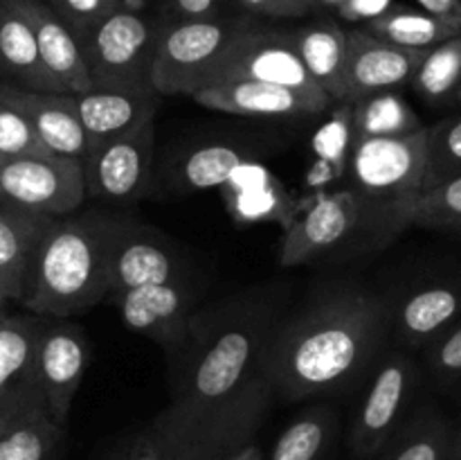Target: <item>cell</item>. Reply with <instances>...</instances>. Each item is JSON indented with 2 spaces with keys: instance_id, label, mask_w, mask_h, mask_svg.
<instances>
[{
  "instance_id": "1",
  "label": "cell",
  "mask_w": 461,
  "mask_h": 460,
  "mask_svg": "<svg viewBox=\"0 0 461 460\" xmlns=\"http://www.w3.org/2000/svg\"><path fill=\"white\" fill-rule=\"evenodd\" d=\"M387 345V298L358 282H331L304 305L288 307L259 377L279 401L342 395L367 379Z\"/></svg>"
},
{
  "instance_id": "2",
  "label": "cell",
  "mask_w": 461,
  "mask_h": 460,
  "mask_svg": "<svg viewBox=\"0 0 461 460\" xmlns=\"http://www.w3.org/2000/svg\"><path fill=\"white\" fill-rule=\"evenodd\" d=\"M291 307V284L264 282L201 307L178 350L167 356L171 406L212 409L259 379L261 361Z\"/></svg>"
},
{
  "instance_id": "3",
  "label": "cell",
  "mask_w": 461,
  "mask_h": 460,
  "mask_svg": "<svg viewBox=\"0 0 461 460\" xmlns=\"http://www.w3.org/2000/svg\"><path fill=\"white\" fill-rule=\"evenodd\" d=\"M414 201H383L349 185L320 194L286 224L279 264H333L383 251L412 228Z\"/></svg>"
},
{
  "instance_id": "4",
  "label": "cell",
  "mask_w": 461,
  "mask_h": 460,
  "mask_svg": "<svg viewBox=\"0 0 461 460\" xmlns=\"http://www.w3.org/2000/svg\"><path fill=\"white\" fill-rule=\"evenodd\" d=\"M113 215L72 212L50 224L41 239L23 305L36 316L68 320L108 298Z\"/></svg>"
},
{
  "instance_id": "5",
  "label": "cell",
  "mask_w": 461,
  "mask_h": 460,
  "mask_svg": "<svg viewBox=\"0 0 461 460\" xmlns=\"http://www.w3.org/2000/svg\"><path fill=\"white\" fill-rule=\"evenodd\" d=\"M270 401L273 395L259 377L228 404L194 410L169 404L153 419L167 437V460H230L255 440Z\"/></svg>"
},
{
  "instance_id": "6",
  "label": "cell",
  "mask_w": 461,
  "mask_h": 460,
  "mask_svg": "<svg viewBox=\"0 0 461 460\" xmlns=\"http://www.w3.org/2000/svg\"><path fill=\"white\" fill-rule=\"evenodd\" d=\"M160 16H149L138 7L115 9L81 39L93 88L158 95L151 84Z\"/></svg>"
},
{
  "instance_id": "7",
  "label": "cell",
  "mask_w": 461,
  "mask_h": 460,
  "mask_svg": "<svg viewBox=\"0 0 461 460\" xmlns=\"http://www.w3.org/2000/svg\"><path fill=\"white\" fill-rule=\"evenodd\" d=\"M252 23L250 16L230 14L198 21H162L151 68L153 90L162 97H192L203 88L232 41Z\"/></svg>"
},
{
  "instance_id": "8",
  "label": "cell",
  "mask_w": 461,
  "mask_h": 460,
  "mask_svg": "<svg viewBox=\"0 0 461 460\" xmlns=\"http://www.w3.org/2000/svg\"><path fill=\"white\" fill-rule=\"evenodd\" d=\"M421 368L408 350L387 345L367 374V386L351 415L349 451L354 460L376 455L414 410Z\"/></svg>"
},
{
  "instance_id": "9",
  "label": "cell",
  "mask_w": 461,
  "mask_h": 460,
  "mask_svg": "<svg viewBox=\"0 0 461 460\" xmlns=\"http://www.w3.org/2000/svg\"><path fill=\"white\" fill-rule=\"evenodd\" d=\"M426 126L403 135L351 138L347 153L349 188L383 201H410L423 192Z\"/></svg>"
},
{
  "instance_id": "10",
  "label": "cell",
  "mask_w": 461,
  "mask_h": 460,
  "mask_svg": "<svg viewBox=\"0 0 461 460\" xmlns=\"http://www.w3.org/2000/svg\"><path fill=\"white\" fill-rule=\"evenodd\" d=\"M81 162L41 153L0 161V201L36 215L68 216L86 203Z\"/></svg>"
},
{
  "instance_id": "11",
  "label": "cell",
  "mask_w": 461,
  "mask_h": 460,
  "mask_svg": "<svg viewBox=\"0 0 461 460\" xmlns=\"http://www.w3.org/2000/svg\"><path fill=\"white\" fill-rule=\"evenodd\" d=\"M385 298L392 345L426 350L461 318V269L419 278Z\"/></svg>"
},
{
  "instance_id": "12",
  "label": "cell",
  "mask_w": 461,
  "mask_h": 460,
  "mask_svg": "<svg viewBox=\"0 0 461 460\" xmlns=\"http://www.w3.org/2000/svg\"><path fill=\"white\" fill-rule=\"evenodd\" d=\"M156 120L117 138L90 143L84 162L86 194L106 203H135L151 188Z\"/></svg>"
},
{
  "instance_id": "13",
  "label": "cell",
  "mask_w": 461,
  "mask_h": 460,
  "mask_svg": "<svg viewBox=\"0 0 461 460\" xmlns=\"http://www.w3.org/2000/svg\"><path fill=\"white\" fill-rule=\"evenodd\" d=\"M234 79L268 81V84H282L288 88L306 90V93H324L306 72L304 63L293 45L291 30L264 27L259 23H252L246 32H241L232 41L214 70L210 72L203 88Z\"/></svg>"
},
{
  "instance_id": "14",
  "label": "cell",
  "mask_w": 461,
  "mask_h": 460,
  "mask_svg": "<svg viewBox=\"0 0 461 460\" xmlns=\"http://www.w3.org/2000/svg\"><path fill=\"white\" fill-rule=\"evenodd\" d=\"M108 300L117 307L126 327L151 338L169 356L178 350L194 314L203 307V284L196 275H187L111 293Z\"/></svg>"
},
{
  "instance_id": "15",
  "label": "cell",
  "mask_w": 461,
  "mask_h": 460,
  "mask_svg": "<svg viewBox=\"0 0 461 460\" xmlns=\"http://www.w3.org/2000/svg\"><path fill=\"white\" fill-rule=\"evenodd\" d=\"M187 275L196 273L187 255L167 235L140 221L113 216L108 246V296Z\"/></svg>"
},
{
  "instance_id": "16",
  "label": "cell",
  "mask_w": 461,
  "mask_h": 460,
  "mask_svg": "<svg viewBox=\"0 0 461 460\" xmlns=\"http://www.w3.org/2000/svg\"><path fill=\"white\" fill-rule=\"evenodd\" d=\"M90 365V338L86 329L68 320L50 318L36 352V383L45 413L66 428L72 404Z\"/></svg>"
},
{
  "instance_id": "17",
  "label": "cell",
  "mask_w": 461,
  "mask_h": 460,
  "mask_svg": "<svg viewBox=\"0 0 461 460\" xmlns=\"http://www.w3.org/2000/svg\"><path fill=\"white\" fill-rule=\"evenodd\" d=\"M48 320L0 311V431L45 410L36 383V352Z\"/></svg>"
},
{
  "instance_id": "18",
  "label": "cell",
  "mask_w": 461,
  "mask_h": 460,
  "mask_svg": "<svg viewBox=\"0 0 461 460\" xmlns=\"http://www.w3.org/2000/svg\"><path fill=\"white\" fill-rule=\"evenodd\" d=\"M426 50L399 48L369 34L363 27L347 30L345 102L354 104L369 95L410 86Z\"/></svg>"
},
{
  "instance_id": "19",
  "label": "cell",
  "mask_w": 461,
  "mask_h": 460,
  "mask_svg": "<svg viewBox=\"0 0 461 460\" xmlns=\"http://www.w3.org/2000/svg\"><path fill=\"white\" fill-rule=\"evenodd\" d=\"M201 106L212 111L230 113L241 117H304L318 115L331 106V97L324 93H306V90L288 88L268 81L234 79L221 81L201 88L192 95Z\"/></svg>"
},
{
  "instance_id": "20",
  "label": "cell",
  "mask_w": 461,
  "mask_h": 460,
  "mask_svg": "<svg viewBox=\"0 0 461 460\" xmlns=\"http://www.w3.org/2000/svg\"><path fill=\"white\" fill-rule=\"evenodd\" d=\"M34 27L39 57L57 93L79 95L93 88L81 41L43 0H18Z\"/></svg>"
},
{
  "instance_id": "21",
  "label": "cell",
  "mask_w": 461,
  "mask_h": 460,
  "mask_svg": "<svg viewBox=\"0 0 461 460\" xmlns=\"http://www.w3.org/2000/svg\"><path fill=\"white\" fill-rule=\"evenodd\" d=\"M52 221L0 201V296L7 302L25 298L41 239Z\"/></svg>"
},
{
  "instance_id": "22",
  "label": "cell",
  "mask_w": 461,
  "mask_h": 460,
  "mask_svg": "<svg viewBox=\"0 0 461 460\" xmlns=\"http://www.w3.org/2000/svg\"><path fill=\"white\" fill-rule=\"evenodd\" d=\"M0 81L21 90L57 93L41 63L34 27L18 0H0Z\"/></svg>"
},
{
  "instance_id": "23",
  "label": "cell",
  "mask_w": 461,
  "mask_h": 460,
  "mask_svg": "<svg viewBox=\"0 0 461 460\" xmlns=\"http://www.w3.org/2000/svg\"><path fill=\"white\" fill-rule=\"evenodd\" d=\"M158 97L160 95L90 88L75 95V106L90 143H102L129 133L144 122L156 120Z\"/></svg>"
},
{
  "instance_id": "24",
  "label": "cell",
  "mask_w": 461,
  "mask_h": 460,
  "mask_svg": "<svg viewBox=\"0 0 461 460\" xmlns=\"http://www.w3.org/2000/svg\"><path fill=\"white\" fill-rule=\"evenodd\" d=\"M18 97L39 133V140L50 153L84 162L90 140L81 126L75 95L18 88Z\"/></svg>"
},
{
  "instance_id": "25",
  "label": "cell",
  "mask_w": 461,
  "mask_h": 460,
  "mask_svg": "<svg viewBox=\"0 0 461 460\" xmlns=\"http://www.w3.org/2000/svg\"><path fill=\"white\" fill-rule=\"evenodd\" d=\"M291 39L315 86H320L331 102H345V27L331 18H318L306 25L293 27Z\"/></svg>"
},
{
  "instance_id": "26",
  "label": "cell",
  "mask_w": 461,
  "mask_h": 460,
  "mask_svg": "<svg viewBox=\"0 0 461 460\" xmlns=\"http://www.w3.org/2000/svg\"><path fill=\"white\" fill-rule=\"evenodd\" d=\"M252 162V152L243 143H210L185 152L169 170V185L178 194L223 188L234 171Z\"/></svg>"
},
{
  "instance_id": "27",
  "label": "cell",
  "mask_w": 461,
  "mask_h": 460,
  "mask_svg": "<svg viewBox=\"0 0 461 460\" xmlns=\"http://www.w3.org/2000/svg\"><path fill=\"white\" fill-rule=\"evenodd\" d=\"M455 424L437 406H414L403 427L369 460H450Z\"/></svg>"
},
{
  "instance_id": "28",
  "label": "cell",
  "mask_w": 461,
  "mask_h": 460,
  "mask_svg": "<svg viewBox=\"0 0 461 460\" xmlns=\"http://www.w3.org/2000/svg\"><path fill=\"white\" fill-rule=\"evenodd\" d=\"M338 433V410L329 404H313L286 424L266 460H327Z\"/></svg>"
},
{
  "instance_id": "29",
  "label": "cell",
  "mask_w": 461,
  "mask_h": 460,
  "mask_svg": "<svg viewBox=\"0 0 461 460\" xmlns=\"http://www.w3.org/2000/svg\"><path fill=\"white\" fill-rule=\"evenodd\" d=\"M363 30L387 43L410 50H430L461 34V27L455 23H446L423 9H410L403 5H390L385 12L365 23Z\"/></svg>"
},
{
  "instance_id": "30",
  "label": "cell",
  "mask_w": 461,
  "mask_h": 460,
  "mask_svg": "<svg viewBox=\"0 0 461 460\" xmlns=\"http://www.w3.org/2000/svg\"><path fill=\"white\" fill-rule=\"evenodd\" d=\"M246 170L248 176H239V171H234L232 179L223 185L230 210L246 221L279 216L288 224L293 215L286 210V192L279 188L277 180L252 162H248Z\"/></svg>"
},
{
  "instance_id": "31",
  "label": "cell",
  "mask_w": 461,
  "mask_h": 460,
  "mask_svg": "<svg viewBox=\"0 0 461 460\" xmlns=\"http://www.w3.org/2000/svg\"><path fill=\"white\" fill-rule=\"evenodd\" d=\"M410 86L428 106H455L461 88V34L426 50Z\"/></svg>"
},
{
  "instance_id": "32",
  "label": "cell",
  "mask_w": 461,
  "mask_h": 460,
  "mask_svg": "<svg viewBox=\"0 0 461 460\" xmlns=\"http://www.w3.org/2000/svg\"><path fill=\"white\" fill-rule=\"evenodd\" d=\"M351 129L354 138L372 135H403L423 129L421 117L396 90L369 95L351 104Z\"/></svg>"
},
{
  "instance_id": "33",
  "label": "cell",
  "mask_w": 461,
  "mask_h": 460,
  "mask_svg": "<svg viewBox=\"0 0 461 460\" xmlns=\"http://www.w3.org/2000/svg\"><path fill=\"white\" fill-rule=\"evenodd\" d=\"M63 436L66 428L36 410L0 431V460H52Z\"/></svg>"
},
{
  "instance_id": "34",
  "label": "cell",
  "mask_w": 461,
  "mask_h": 460,
  "mask_svg": "<svg viewBox=\"0 0 461 460\" xmlns=\"http://www.w3.org/2000/svg\"><path fill=\"white\" fill-rule=\"evenodd\" d=\"M461 176V113L426 126L423 192Z\"/></svg>"
},
{
  "instance_id": "35",
  "label": "cell",
  "mask_w": 461,
  "mask_h": 460,
  "mask_svg": "<svg viewBox=\"0 0 461 460\" xmlns=\"http://www.w3.org/2000/svg\"><path fill=\"white\" fill-rule=\"evenodd\" d=\"M50 153L18 97V88L0 81V161Z\"/></svg>"
},
{
  "instance_id": "36",
  "label": "cell",
  "mask_w": 461,
  "mask_h": 460,
  "mask_svg": "<svg viewBox=\"0 0 461 460\" xmlns=\"http://www.w3.org/2000/svg\"><path fill=\"white\" fill-rule=\"evenodd\" d=\"M412 225L461 237V176L419 194Z\"/></svg>"
},
{
  "instance_id": "37",
  "label": "cell",
  "mask_w": 461,
  "mask_h": 460,
  "mask_svg": "<svg viewBox=\"0 0 461 460\" xmlns=\"http://www.w3.org/2000/svg\"><path fill=\"white\" fill-rule=\"evenodd\" d=\"M423 354H426L428 374L435 386L453 391L455 383L461 379V318L444 336L428 345Z\"/></svg>"
},
{
  "instance_id": "38",
  "label": "cell",
  "mask_w": 461,
  "mask_h": 460,
  "mask_svg": "<svg viewBox=\"0 0 461 460\" xmlns=\"http://www.w3.org/2000/svg\"><path fill=\"white\" fill-rule=\"evenodd\" d=\"M43 3L57 12V16L79 36V41L115 9L124 7L122 0H43Z\"/></svg>"
},
{
  "instance_id": "39",
  "label": "cell",
  "mask_w": 461,
  "mask_h": 460,
  "mask_svg": "<svg viewBox=\"0 0 461 460\" xmlns=\"http://www.w3.org/2000/svg\"><path fill=\"white\" fill-rule=\"evenodd\" d=\"M169 451H167V437L160 431L156 422L144 427L142 431L135 433L120 454L113 455V460H167Z\"/></svg>"
},
{
  "instance_id": "40",
  "label": "cell",
  "mask_w": 461,
  "mask_h": 460,
  "mask_svg": "<svg viewBox=\"0 0 461 460\" xmlns=\"http://www.w3.org/2000/svg\"><path fill=\"white\" fill-rule=\"evenodd\" d=\"M223 3L225 0H162L158 16L167 23L223 16Z\"/></svg>"
},
{
  "instance_id": "41",
  "label": "cell",
  "mask_w": 461,
  "mask_h": 460,
  "mask_svg": "<svg viewBox=\"0 0 461 460\" xmlns=\"http://www.w3.org/2000/svg\"><path fill=\"white\" fill-rule=\"evenodd\" d=\"M248 14L266 18H302L306 12L291 0H237Z\"/></svg>"
},
{
  "instance_id": "42",
  "label": "cell",
  "mask_w": 461,
  "mask_h": 460,
  "mask_svg": "<svg viewBox=\"0 0 461 460\" xmlns=\"http://www.w3.org/2000/svg\"><path fill=\"white\" fill-rule=\"evenodd\" d=\"M390 7V0H345L340 5V14L347 21H372L381 12Z\"/></svg>"
},
{
  "instance_id": "43",
  "label": "cell",
  "mask_w": 461,
  "mask_h": 460,
  "mask_svg": "<svg viewBox=\"0 0 461 460\" xmlns=\"http://www.w3.org/2000/svg\"><path fill=\"white\" fill-rule=\"evenodd\" d=\"M414 3L430 16L461 27V0H414Z\"/></svg>"
},
{
  "instance_id": "44",
  "label": "cell",
  "mask_w": 461,
  "mask_h": 460,
  "mask_svg": "<svg viewBox=\"0 0 461 460\" xmlns=\"http://www.w3.org/2000/svg\"><path fill=\"white\" fill-rule=\"evenodd\" d=\"M230 460H266V454L255 440H250V442H246V445H243L241 449H239Z\"/></svg>"
},
{
  "instance_id": "45",
  "label": "cell",
  "mask_w": 461,
  "mask_h": 460,
  "mask_svg": "<svg viewBox=\"0 0 461 460\" xmlns=\"http://www.w3.org/2000/svg\"><path fill=\"white\" fill-rule=\"evenodd\" d=\"M450 460H461V422L455 427L453 433V449H450Z\"/></svg>"
},
{
  "instance_id": "46",
  "label": "cell",
  "mask_w": 461,
  "mask_h": 460,
  "mask_svg": "<svg viewBox=\"0 0 461 460\" xmlns=\"http://www.w3.org/2000/svg\"><path fill=\"white\" fill-rule=\"evenodd\" d=\"M291 3H293V5H297V7L304 9L306 14H311V12H313V9L318 7V5H320L318 0H291Z\"/></svg>"
},
{
  "instance_id": "47",
  "label": "cell",
  "mask_w": 461,
  "mask_h": 460,
  "mask_svg": "<svg viewBox=\"0 0 461 460\" xmlns=\"http://www.w3.org/2000/svg\"><path fill=\"white\" fill-rule=\"evenodd\" d=\"M320 5H333V7H340L342 3H345V0H318Z\"/></svg>"
},
{
  "instance_id": "48",
  "label": "cell",
  "mask_w": 461,
  "mask_h": 460,
  "mask_svg": "<svg viewBox=\"0 0 461 460\" xmlns=\"http://www.w3.org/2000/svg\"><path fill=\"white\" fill-rule=\"evenodd\" d=\"M453 392H455V395H457L459 400H461V379H459V382L455 383V386H453Z\"/></svg>"
},
{
  "instance_id": "49",
  "label": "cell",
  "mask_w": 461,
  "mask_h": 460,
  "mask_svg": "<svg viewBox=\"0 0 461 460\" xmlns=\"http://www.w3.org/2000/svg\"><path fill=\"white\" fill-rule=\"evenodd\" d=\"M5 307H7V300H5V298L0 296V311H5Z\"/></svg>"
},
{
  "instance_id": "50",
  "label": "cell",
  "mask_w": 461,
  "mask_h": 460,
  "mask_svg": "<svg viewBox=\"0 0 461 460\" xmlns=\"http://www.w3.org/2000/svg\"><path fill=\"white\" fill-rule=\"evenodd\" d=\"M455 106H461V88H459V93H457V99H455Z\"/></svg>"
},
{
  "instance_id": "51",
  "label": "cell",
  "mask_w": 461,
  "mask_h": 460,
  "mask_svg": "<svg viewBox=\"0 0 461 460\" xmlns=\"http://www.w3.org/2000/svg\"><path fill=\"white\" fill-rule=\"evenodd\" d=\"M122 3H124V5H129V3H131V0H122Z\"/></svg>"
}]
</instances>
